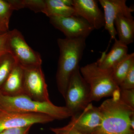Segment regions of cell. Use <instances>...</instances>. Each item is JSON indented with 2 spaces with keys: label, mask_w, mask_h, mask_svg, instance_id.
Segmentation results:
<instances>
[{
  "label": "cell",
  "mask_w": 134,
  "mask_h": 134,
  "mask_svg": "<svg viewBox=\"0 0 134 134\" xmlns=\"http://www.w3.org/2000/svg\"><path fill=\"white\" fill-rule=\"evenodd\" d=\"M98 108L102 120L92 134H134L130 125L134 109L121 101L119 96L106 99Z\"/></svg>",
  "instance_id": "1"
},
{
  "label": "cell",
  "mask_w": 134,
  "mask_h": 134,
  "mask_svg": "<svg viewBox=\"0 0 134 134\" xmlns=\"http://www.w3.org/2000/svg\"><path fill=\"white\" fill-rule=\"evenodd\" d=\"M96 0H74L73 7L76 15L83 18L93 26L99 30L105 24L104 12L99 7Z\"/></svg>",
  "instance_id": "12"
},
{
  "label": "cell",
  "mask_w": 134,
  "mask_h": 134,
  "mask_svg": "<svg viewBox=\"0 0 134 134\" xmlns=\"http://www.w3.org/2000/svg\"><path fill=\"white\" fill-rule=\"evenodd\" d=\"M0 93L11 97L24 95L23 68L17 62L2 86Z\"/></svg>",
  "instance_id": "13"
},
{
  "label": "cell",
  "mask_w": 134,
  "mask_h": 134,
  "mask_svg": "<svg viewBox=\"0 0 134 134\" xmlns=\"http://www.w3.org/2000/svg\"><path fill=\"white\" fill-rule=\"evenodd\" d=\"M50 129L55 134H83L66 126L62 127L51 128Z\"/></svg>",
  "instance_id": "25"
},
{
  "label": "cell",
  "mask_w": 134,
  "mask_h": 134,
  "mask_svg": "<svg viewBox=\"0 0 134 134\" xmlns=\"http://www.w3.org/2000/svg\"><path fill=\"white\" fill-rule=\"evenodd\" d=\"M9 31V29L4 25V24L0 23V34L5 33Z\"/></svg>",
  "instance_id": "26"
},
{
  "label": "cell",
  "mask_w": 134,
  "mask_h": 134,
  "mask_svg": "<svg viewBox=\"0 0 134 134\" xmlns=\"http://www.w3.org/2000/svg\"><path fill=\"white\" fill-rule=\"evenodd\" d=\"M98 1L104 10L105 29L108 31L111 39L115 40L117 35L114 25L115 18L119 14L134 18L132 15L133 8L127 6L126 0H99Z\"/></svg>",
  "instance_id": "11"
},
{
  "label": "cell",
  "mask_w": 134,
  "mask_h": 134,
  "mask_svg": "<svg viewBox=\"0 0 134 134\" xmlns=\"http://www.w3.org/2000/svg\"><path fill=\"white\" fill-rule=\"evenodd\" d=\"M14 10L27 8L35 13L43 12L44 0H8Z\"/></svg>",
  "instance_id": "18"
},
{
  "label": "cell",
  "mask_w": 134,
  "mask_h": 134,
  "mask_svg": "<svg viewBox=\"0 0 134 134\" xmlns=\"http://www.w3.org/2000/svg\"><path fill=\"white\" fill-rule=\"evenodd\" d=\"M16 62L10 53L7 54L0 58V89Z\"/></svg>",
  "instance_id": "19"
},
{
  "label": "cell",
  "mask_w": 134,
  "mask_h": 134,
  "mask_svg": "<svg viewBox=\"0 0 134 134\" xmlns=\"http://www.w3.org/2000/svg\"><path fill=\"white\" fill-rule=\"evenodd\" d=\"M63 4L69 7H73L74 0H61Z\"/></svg>",
  "instance_id": "27"
},
{
  "label": "cell",
  "mask_w": 134,
  "mask_h": 134,
  "mask_svg": "<svg viewBox=\"0 0 134 134\" xmlns=\"http://www.w3.org/2000/svg\"><path fill=\"white\" fill-rule=\"evenodd\" d=\"M23 68L24 95L37 101H50L47 85L41 66Z\"/></svg>",
  "instance_id": "7"
},
{
  "label": "cell",
  "mask_w": 134,
  "mask_h": 134,
  "mask_svg": "<svg viewBox=\"0 0 134 134\" xmlns=\"http://www.w3.org/2000/svg\"><path fill=\"white\" fill-rule=\"evenodd\" d=\"M66 126L72 128L83 134H92L99 126L102 116L98 107L91 103L82 111L71 116Z\"/></svg>",
  "instance_id": "10"
},
{
  "label": "cell",
  "mask_w": 134,
  "mask_h": 134,
  "mask_svg": "<svg viewBox=\"0 0 134 134\" xmlns=\"http://www.w3.org/2000/svg\"><path fill=\"white\" fill-rule=\"evenodd\" d=\"M119 86L120 90L134 89V65L131 67L126 77Z\"/></svg>",
  "instance_id": "22"
},
{
  "label": "cell",
  "mask_w": 134,
  "mask_h": 134,
  "mask_svg": "<svg viewBox=\"0 0 134 134\" xmlns=\"http://www.w3.org/2000/svg\"><path fill=\"white\" fill-rule=\"evenodd\" d=\"M8 31L0 34V58L7 54L10 53L8 45Z\"/></svg>",
  "instance_id": "23"
},
{
  "label": "cell",
  "mask_w": 134,
  "mask_h": 134,
  "mask_svg": "<svg viewBox=\"0 0 134 134\" xmlns=\"http://www.w3.org/2000/svg\"><path fill=\"white\" fill-rule=\"evenodd\" d=\"M80 71L90 87L91 103L119 96L120 88L113 79L111 70L100 68L96 62L80 68Z\"/></svg>",
  "instance_id": "4"
},
{
  "label": "cell",
  "mask_w": 134,
  "mask_h": 134,
  "mask_svg": "<svg viewBox=\"0 0 134 134\" xmlns=\"http://www.w3.org/2000/svg\"><path fill=\"white\" fill-rule=\"evenodd\" d=\"M111 50L108 53L103 54L96 62L102 69L111 70L128 54V48L126 45L115 38Z\"/></svg>",
  "instance_id": "14"
},
{
  "label": "cell",
  "mask_w": 134,
  "mask_h": 134,
  "mask_svg": "<svg viewBox=\"0 0 134 134\" xmlns=\"http://www.w3.org/2000/svg\"><path fill=\"white\" fill-rule=\"evenodd\" d=\"M4 111V110L2 109V107H1V106H0V114H1V113H2V112L3 111Z\"/></svg>",
  "instance_id": "29"
},
{
  "label": "cell",
  "mask_w": 134,
  "mask_h": 134,
  "mask_svg": "<svg viewBox=\"0 0 134 134\" xmlns=\"http://www.w3.org/2000/svg\"><path fill=\"white\" fill-rule=\"evenodd\" d=\"M43 13L48 18L70 16L75 14L73 7L66 6L61 0H44Z\"/></svg>",
  "instance_id": "16"
},
{
  "label": "cell",
  "mask_w": 134,
  "mask_h": 134,
  "mask_svg": "<svg viewBox=\"0 0 134 134\" xmlns=\"http://www.w3.org/2000/svg\"><path fill=\"white\" fill-rule=\"evenodd\" d=\"M54 120L52 117L42 114L4 110L0 114V132L9 129L32 126L36 124H46Z\"/></svg>",
  "instance_id": "9"
},
{
  "label": "cell",
  "mask_w": 134,
  "mask_h": 134,
  "mask_svg": "<svg viewBox=\"0 0 134 134\" xmlns=\"http://www.w3.org/2000/svg\"><path fill=\"white\" fill-rule=\"evenodd\" d=\"M8 43L10 53L22 66H41L42 60L39 53L28 45L17 29L9 31Z\"/></svg>",
  "instance_id": "6"
},
{
  "label": "cell",
  "mask_w": 134,
  "mask_h": 134,
  "mask_svg": "<svg viewBox=\"0 0 134 134\" xmlns=\"http://www.w3.org/2000/svg\"><path fill=\"white\" fill-rule=\"evenodd\" d=\"M90 87L81 74L80 67L70 77L65 97L66 107L72 115L82 111L91 103Z\"/></svg>",
  "instance_id": "5"
},
{
  "label": "cell",
  "mask_w": 134,
  "mask_h": 134,
  "mask_svg": "<svg viewBox=\"0 0 134 134\" xmlns=\"http://www.w3.org/2000/svg\"><path fill=\"white\" fill-rule=\"evenodd\" d=\"M31 127L29 126L24 127L9 129L0 132V134H29Z\"/></svg>",
  "instance_id": "24"
},
{
  "label": "cell",
  "mask_w": 134,
  "mask_h": 134,
  "mask_svg": "<svg viewBox=\"0 0 134 134\" xmlns=\"http://www.w3.org/2000/svg\"><path fill=\"white\" fill-rule=\"evenodd\" d=\"M0 106L5 111L42 114L54 120L65 119L72 115V113L65 106L54 105L51 101L34 100L25 95L11 97L0 93Z\"/></svg>",
  "instance_id": "3"
},
{
  "label": "cell",
  "mask_w": 134,
  "mask_h": 134,
  "mask_svg": "<svg viewBox=\"0 0 134 134\" xmlns=\"http://www.w3.org/2000/svg\"><path fill=\"white\" fill-rule=\"evenodd\" d=\"M134 65V53L126 55L111 70V74L115 83L119 86L123 81L130 69Z\"/></svg>",
  "instance_id": "17"
},
{
  "label": "cell",
  "mask_w": 134,
  "mask_h": 134,
  "mask_svg": "<svg viewBox=\"0 0 134 134\" xmlns=\"http://www.w3.org/2000/svg\"><path fill=\"white\" fill-rule=\"evenodd\" d=\"M130 125L132 129L134 130V114L130 117Z\"/></svg>",
  "instance_id": "28"
},
{
  "label": "cell",
  "mask_w": 134,
  "mask_h": 134,
  "mask_svg": "<svg viewBox=\"0 0 134 134\" xmlns=\"http://www.w3.org/2000/svg\"><path fill=\"white\" fill-rule=\"evenodd\" d=\"M119 98L123 103L134 109V89H120Z\"/></svg>",
  "instance_id": "21"
},
{
  "label": "cell",
  "mask_w": 134,
  "mask_h": 134,
  "mask_svg": "<svg viewBox=\"0 0 134 134\" xmlns=\"http://www.w3.org/2000/svg\"><path fill=\"white\" fill-rule=\"evenodd\" d=\"M86 39L59 38L57 40L60 55L56 75L58 90L65 98L70 77L79 67L84 51L86 47Z\"/></svg>",
  "instance_id": "2"
},
{
  "label": "cell",
  "mask_w": 134,
  "mask_h": 134,
  "mask_svg": "<svg viewBox=\"0 0 134 134\" xmlns=\"http://www.w3.org/2000/svg\"><path fill=\"white\" fill-rule=\"evenodd\" d=\"M49 18L50 23L68 38H86L95 30L86 20L76 15L68 16H51Z\"/></svg>",
  "instance_id": "8"
},
{
  "label": "cell",
  "mask_w": 134,
  "mask_h": 134,
  "mask_svg": "<svg viewBox=\"0 0 134 134\" xmlns=\"http://www.w3.org/2000/svg\"><path fill=\"white\" fill-rule=\"evenodd\" d=\"M119 41L126 45L133 43L134 39V18L118 15L114 22Z\"/></svg>",
  "instance_id": "15"
},
{
  "label": "cell",
  "mask_w": 134,
  "mask_h": 134,
  "mask_svg": "<svg viewBox=\"0 0 134 134\" xmlns=\"http://www.w3.org/2000/svg\"><path fill=\"white\" fill-rule=\"evenodd\" d=\"M8 1L0 0V23L9 29L10 17L14 11Z\"/></svg>",
  "instance_id": "20"
}]
</instances>
